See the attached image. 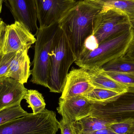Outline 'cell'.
I'll list each match as a JSON object with an SVG mask.
<instances>
[{"label":"cell","instance_id":"obj_1","mask_svg":"<svg viewBox=\"0 0 134 134\" xmlns=\"http://www.w3.org/2000/svg\"><path fill=\"white\" fill-rule=\"evenodd\" d=\"M101 10L90 0L77 1L59 22L76 59L83 49L86 39L93 35Z\"/></svg>","mask_w":134,"mask_h":134},{"label":"cell","instance_id":"obj_2","mask_svg":"<svg viewBox=\"0 0 134 134\" xmlns=\"http://www.w3.org/2000/svg\"><path fill=\"white\" fill-rule=\"evenodd\" d=\"M134 36V30L131 27L105 39L94 50L84 48L75 63L86 69L101 67L113 60L124 56Z\"/></svg>","mask_w":134,"mask_h":134},{"label":"cell","instance_id":"obj_3","mask_svg":"<svg viewBox=\"0 0 134 134\" xmlns=\"http://www.w3.org/2000/svg\"><path fill=\"white\" fill-rule=\"evenodd\" d=\"M76 60L67 37L59 26L49 54L48 88L50 92L62 93L69 69Z\"/></svg>","mask_w":134,"mask_h":134},{"label":"cell","instance_id":"obj_4","mask_svg":"<svg viewBox=\"0 0 134 134\" xmlns=\"http://www.w3.org/2000/svg\"><path fill=\"white\" fill-rule=\"evenodd\" d=\"M59 129L55 112L45 109L0 126V134H56Z\"/></svg>","mask_w":134,"mask_h":134},{"label":"cell","instance_id":"obj_5","mask_svg":"<svg viewBox=\"0 0 134 134\" xmlns=\"http://www.w3.org/2000/svg\"><path fill=\"white\" fill-rule=\"evenodd\" d=\"M59 27V22L47 27H39L35 35L36 41L35 54L31 70L33 83L48 87L49 54L54 36Z\"/></svg>","mask_w":134,"mask_h":134},{"label":"cell","instance_id":"obj_6","mask_svg":"<svg viewBox=\"0 0 134 134\" xmlns=\"http://www.w3.org/2000/svg\"><path fill=\"white\" fill-rule=\"evenodd\" d=\"M90 115L108 124L134 121V86L108 102L91 104Z\"/></svg>","mask_w":134,"mask_h":134},{"label":"cell","instance_id":"obj_7","mask_svg":"<svg viewBox=\"0 0 134 134\" xmlns=\"http://www.w3.org/2000/svg\"><path fill=\"white\" fill-rule=\"evenodd\" d=\"M129 16L116 9L100 11L98 15L93 35L98 44L109 37L131 28Z\"/></svg>","mask_w":134,"mask_h":134},{"label":"cell","instance_id":"obj_8","mask_svg":"<svg viewBox=\"0 0 134 134\" xmlns=\"http://www.w3.org/2000/svg\"><path fill=\"white\" fill-rule=\"evenodd\" d=\"M77 0H35L40 27L59 22Z\"/></svg>","mask_w":134,"mask_h":134},{"label":"cell","instance_id":"obj_9","mask_svg":"<svg viewBox=\"0 0 134 134\" xmlns=\"http://www.w3.org/2000/svg\"><path fill=\"white\" fill-rule=\"evenodd\" d=\"M36 41L32 33L23 24L15 21L5 27L2 53L6 54L20 50H29Z\"/></svg>","mask_w":134,"mask_h":134},{"label":"cell","instance_id":"obj_10","mask_svg":"<svg viewBox=\"0 0 134 134\" xmlns=\"http://www.w3.org/2000/svg\"><path fill=\"white\" fill-rule=\"evenodd\" d=\"M15 20L31 33L36 34L37 14L35 0H4Z\"/></svg>","mask_w":134,"mask_h":134},{"label":"cell","instance_id":"obj_11","mask_svg":"<svg viewBox=\"0 0 134 134\" xmlns=\"http://www.w3.org/2000/svg\"><path fill=\"white\" fill-rule=\"evenodd\" d=\"M94 88L91 82L86 69L81 68L73 69L67 75L59 99L66 100L82 96Z\"/></svg>","mask_w":134,"mask_h":134},{"label":"cell","instance_id":"obj_12","mask_svg":"<svg viewBox=\"0 0 134 134\" xmlns=\"http://www.w3.org/2000/svg\"><path fill=\"white\" fill-rule=\"evenodd\" d=\"M91 104L82 96L66 100L59 99L57 109L62 118L74 123L90 114Z\"/></svg>","mask_w":134,"mask_h":134},{"label":"cell","instance_id":"obj_13","mask_svg":"<svg viewBox=\"0 0 134 134\" xmlns=\"http://www.w3.org/2000/svg\"><path fill=\"white\" fill-rule=\"evenodd\" d=\"M27 90L24 84L12 78H0V111L20 105Z\"/></svg>","mask_w":134,"mask_h":134},{"label":"cell","instance_id":"obj_14","mask_svg":"<svg viewBox=\"0 0 134 134\" xmlns=\"http://www.w3.org/2000/svg\"><path fill=\"white\" fill-rule=\"evenodd\" d=\"M28 52V50H20L16 52L6 77L12 78L23 84L27 82L31 75Z\"/></svg>","mask_w":134,"mask_h":134},{"label":"cell","instance_id":"obj_15","mask_svg":"<svg viewBox=\"0 0 134 134\" xmlns=\"http://www.w3.org/2000/svg\"><path fill=\"white\" fill-rule=\"evenodd\" d=\"M86 70L91 82L95 88L110 90L120 94L127 90L128 87L110 78L101 67Z\"/></svg>","mask_w":134,"mask_h":134},{"label":"cell","instance_id":"obj_16","mask_svg":"<svg viewBox=\"0 0 134 134\" xmlns=\"http://www.w3.org/2000/svg\"><path fill=\"white\" fill-rule=\"evenodd\" d=\"M73 124L79 134L87 133L107 128L108 127L109 125L90 115L76 121Z\"/></svg>","mask_w":134,"mask_h":134},{"label":"cell","instance_id":"obj_17","mask_svg":"<svg viewBox=\"0 0 134 134\" xmlns=\"http://www.w3.org/2000/svg\"><path fill=\"white\" fill-rule=\"evenodd\" d=\"M100 8L101 11L113 9L120 10L128 16L134 14V0H90Z\"/></svg>","mask_w":134,"mask_h":134},{"label":"cell","instance_id":"obj_18","mask_svg":"<svg viewBox=\"0 0 134 134\" xmlns=\"http://www.w3.org/2000/svg\"><path fill=\"white\" fill-rule=\"evenodd\" d=\"M101 68L105 72L134 73V59L124 55L109 61Z\"/></svg>","mask_w":134,"mask_h":134},{"label":"cell","instance_id":"obj_19","mask_svg":"<svg viewBox=\"0 0 134 134\" xmlns=\"http://www.w3.org/2000/svg\"><path fill=\"white\" fill-rule=\"evenodd\" d=\"M120 94L110 90L94 88L82 96L91 104H101L108 102Z\"/></svg>","mask_w":134,"mask_h":134},{"label":"cell","instance_id":"obj_20","mask_svg":"<svg viewBox=\"0 0 134 134\" xmlns=\"http://www.w3.org/2000/svg\"><path fill=\"white\" fill-rule=\"evenodd\" d=\"M24 99L28 104V107L31 108L33 114L40 113L46 109V104L44 97L36 90H27Z\"/></svg>","mask_w":134,"mask_h":134},{"label":"cell","instance_id":"obj_21","mask_svg":"<svg viewBox=\"0 0 134 134\" xmlns=\"http://www.w3.org/2000/svg\"><path fill=\"white\" fill-rule=\"evenodd\" d=\"M30 114L20 104L4 109L0 111V126Z\"/></svg>","mask_w":134,"mask_h":134},{"label":"cell","instance_id":"obj_22","mask_svg":"<svg viewBox=\"0 0 134 134\" xmlns=\"http://www.w3.org/2000/svg\"><path fill=\"white\" fill-rule=\"evenodd\" d=\"M105 72L110 78L127 87L134 86V73Z\"/></svg>","mask_w":134,"mask_h":134},{"label":"cell","instance_id":"obj_23","mask_svg":"<svg viewBox=\"0 0 134 134\" xmlns=\"http://www.w3.org/2000/svg\"><path fill=\"white\" fill-rule=\"evenodd\" d=\"M16 52L10 53L0 55V78L6 77L10 64L15 57Z\"/></svg>","mask_w":134,"mask_h":134},{"label":"cell","instance_id":"obj_24","mask_svg":"<svg viewBox=\"0 0 134 134\" xmlns=\"http://www.w3.org/2000/svg\"><path fill=\"white\" fill-rule=\"evenodd\" d=\"M133 125V121L128 120L124 122L109 124L108 127L117 134H127Z\"/></svg>","mask_w":134,"mask_h":134},{"label":"cell","instance_id":"obj_25","mask_svg":"<svg viewBox=\"0 0 134 134\" xmlns=\"http://www.w3.org/2000/svg\"><path fill=\"white\" fill-rule=\"evenodd\" d=\"M59 125L61 134H79L73 126V123L64 119L62 118L59 122Z\"/></svg>","mask_w":134,"mask_h":134},{"label":"cell","instance_id":"obj_26","mask_svg":"<svg viewBox=\"0 0 134 134\" xmlns=\"http://www.w3.org/2000/svg\"><path fill=\"white\" fill-rule=\"evenodd\" d=\"M6 26V24L3 22L0 26V55L2 53V48Z\"/></svg>","mask_w":134,"mask_h":134},{"label":"cell","instance_id":"obj_27","mask_svg":"<svg viewBox=\"0 0 134 134\" xmlns=\"http://www.w3.org/2000/svg\"><path fill=\"white\" fill-rule=\"evenodd\" d=\"M85 134H117L113 132L109 127L100 129L93 132Z\"/></svg>","mask_w":134,"mask_h":134},{"label":"cell","instance_id":"obj_28","mask_svg":"<svg viewBox=\"0 0 134 134\" xmlns=\"http://www.w3.org/2000/svg\"><path fill=\"white\" fill-rule=\"evenodd\" d=\"M124 56L134 59V36Z\"/></svg>","mask_w":134,"mask_h":134},{"label":"cell","instance_id":"obj_29","mask_svg":"<svg viewBox=\"0 0 134 134\" xmlns=\"http://www.w3.org/2000/svg\"><path fill=\"white\" fill-rule=\"evenodd\" d=\"M131 26L134 31V14L129 16Z\"/></svg>","mask_w":134,"mask_h":134},{"label":"cell","instance_id":"obj_30","mask_svg":"<svg viewBox=\"0 0 134 134\" xmlns=\"http://www.w3.org/2000/svg\"><path fill=\"white\" fill-rule=\"evenodd\" d=\"M133 125L129 133L127 134H134V122H133Z\"/></svg>","mask_w":134,"mask_h":134},{"label":"cell","instance_id":"obj_31","mask_svg":"<svg viewBox=\"0 0 134 134\" xmlns=\"http://www.w3.org/2000/svg\"><path fill=\"white\" fill-rule=\"evenodd\" d=\"M4 0H0V13L1 12L2 8V3Z\"/></svg>","mask_w":134,"mask_h":134},{"label":"cell","instance_id":"obj_32","mask_svg":"<svg viewBox=\"0 0 134 134\" xmlns=\"http://www.w3.org/2000/svg\"><path fill=\"white\" fill-rule=\"evenodd\" d=\"M3 21H2V20L0 18V26L1 25V24H2V23H3Z\"/></svg>","mask_w":134,"mask_h":134}]
</instances>
